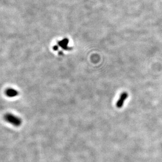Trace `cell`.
<instances>
[{"label": "cell", "mask_w": 162, "mask_h": 162, "mask_svg": "<svg viewBox=\"0 0 162 162\" xmlns=\"http://www.w3.org/2000/svg\"><path fill=\"white\" fill-rule=\"evenodd\" d=\"M128 94L127 92H123L122 94H121L120 98L118 100L116 103V106L118 108H122L123 106V103L124 102V101L126 99L128 98Z\"/></svg>", "instance_id": "cell-2"}, {"label": "cell", "mask_w": 162, "mask_h": 162, "mask_svg": "<svg viewBox=\"0 0 162 162\" xmlns=\"http://www.w3.org/2000/svg\"><path fill=\"white\" fill-rule=\"evenodd\" d=\"M4 119L6 122L9 123L15 127H20L22 123V121L20 118L11 113L6 114L4 115Z\"/></svg>", "instance_id": "cell-1"}, {"label": "cell", "mask_w": 162, "mask_h": 162, "mask_svg": "<svg viewBox=\"0 0 162 162\" xmlns=\"http://www.w3.org/2000/svg\"><path fill=\"white\" fill-rule=\"evenodd\" d=\"M58 54L59 55H63V53L62 51H59L58 53Z\"/></svg>", "instance_id": "cell-6"}, {"label": "cell", "mask_w": 162, "mask_h": 162, "mask_svg": "<svg viewBox=\"0 0 162 162\" xmlns=\"http://www.w3.org/2000/svg\"><path fill=\"white\" fill-rule=\"evenodd\" d=\"M57 44H58V45L59 47H60L61 48L65 50V51H70V49H72V48H70V47H69L68 46V45L69 44V39L67 38H65L60 40V41H58Z\"/></svg>", "instance_id": "cell-3"}, {"label": "cell", "mask_w": 162, "mask_h": 162, "mask_svg": "<svg viewBox=\"0 0 162 162\" xmlns=\"http://www.w3.org/2000/svg\"><path fill=\"white\" fill-rule=\"evenodd\" d=\"M58 48H59V46L58 45H55V46H54L53 47V50L55 51H57L58 50Z\"/></svg>", "instance_id": "cell-5"}, {"label": "cell", "mask_w": 162, "mask_h": 162, "mask_svg": "<svg viewBox=\"0 0 162 162\" xmlns=\"http://www.w3.org/2000/svg\"><path fill=\"white\" fill-rule=\"evenodd\" d=\"M6 96L9 98H13L17 96L19 94V92L17 90H16L12 88H9L5 90V92Z\"/></svg>", "instance_id": "cell-4"}]
</instances>
